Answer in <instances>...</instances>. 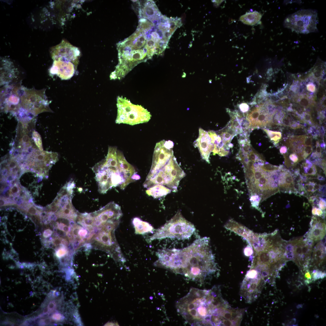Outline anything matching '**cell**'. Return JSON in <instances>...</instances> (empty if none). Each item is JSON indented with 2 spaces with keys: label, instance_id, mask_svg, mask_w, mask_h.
Wrapping results in <instances>:
<instances>
[{
  "label": "cell",
  "instance_id": "1",
  "mask_svg": "<svg viewBox=\"0 0 326 326\" xmlns=\"http://www.w3.org/2000/svg\"><path fill=\"white\" fill-rule=\"evenodd\" d=\"M209 242L205 237L182 249H175L173 272L201 284L212 276L218 268Z\"/></svg>",
  "mask_w": 326,
  "mask_h": 326
},
{
  "label": "cell",
  "instance_id": "2",
  "mask_svg": "<svg viewBox=\"0 0 326 326\" xmlns=\"http://www.w3.org/2000/svg\"><path fill=\"white\" fill-rule=\"evenodd\" d=\"M176 307L180 315L193 325H211V318L216 309L211 289L194 288L177 302Z\"/></svg>",
  "mask_w": 326,
  "mask_h": 326
},
{
  "label": "cell",
  "instance_id": "3",
  "mask_svg": "<svg viewBox=\"0 0 326 326\" xmlns=\"http://www.w3.org/2000/svg\"><path fill=\"white\" fill-rule=\"evenodd\" d=\"M116 147H109L106 158L96 164L92 169L95 174L98 190L104 194L117 187L123 190L124 181Z\"/></svg>",
  "mask_w": 326,
  "mask_h": 326
},
{
  "label": "cell",
  "instance_id": "4",
  "mask_svg": "<svg viewBox=\"0 0 326 326\" xmlns=\"http://www.w3.org/2000/svg\"><path fill=\"white\" fill-rule=\"evenodd\" d=\"M185 175L173 155L168 163L152 178L145 181L143 185L148 189L156 185H161L176 192L180 181Z\"/></svg>",
  "mask_w": 326,
  "mask_h": 326
},
{
  "label": "cell",
  "instance_id": "5",
  "mask_svg": "<svg viewBox=\"0 0 326 326\" xmlns=\"http://www.w3.org/2000/svg\"><path fill=\"white\" fill-rule=\"evenodd\" d=\"M195 230L193 225L184 218L178 210L170 220L155 232L150 239L152 241L167 238L187 239Z\"/></svg>",
  "mask_w": 326,
  "mask_h": 326
},
{
  "label": "cell",
  "instance_id": "6",
  "mask_svg": "<svg viewBox=\"0 0 326 326\" xmlns=\"http://www.w3.org/2000/svg\"><path fill=\"white\" fill-rule=\"evenodd\" d=\"M117 123L134 125L148 122L152 115L142 106L134 104L125 97L118 96L117 99Z\"/></svg>",
  "mask_w": 326,
  "mask_h": 326
},
{
  "label": "cell",
  "instance_id": "7",
  "mask_svg": "<svg viewBox=\"0 0 326 326\" xmlns=\"http://www.w3.org/2000/svg\"><path fill=\"white\" fill-rule=\"evenodd\" d=\"M317 11L311 9H302L290 14L285 19V27L296 33L308 34L318 31Z\"/></svg>",
  "mask_w": 326,
  "mask_h": 326
},
{
  "label": "cell",
  "instance_id": "8",
  "mask_svg": "<svg viewBox=\"0 0 326 326\" xmlns=\"http://www.w3.org/2000/svg\"><path fill=\"white\" fill-rule=\"evenodd\" d=\"M173 142L163 140L156 143L153 153L152 165L145 180L152 178L168 161L174 155Z\"/></svg>",
  "mask_w": 326,
  "mask_h": 326
},
{
  "label": "cell",
  "instance_id": "9",
  "mask_svg": "<svg viewBox=\"0 0 326 326\" xmlns=\"http://www.w3.org/2000/svg\"><path fill=\"white\" fill-rule=\"evenodd\" d=\"M245 311V309L232 308L230 307L218 308L211 316V325H240Z\"/></svg>",
  "mask_w": 326,
  "mask_h": 326
},
{
  "label": "cell",
  "instance_id": "10",
  "mask_svg": "<svg viewBox=\"0 0 326 326\" xmlns=\"http://www.w3.org/2000/svg\"><path fill=\"white\" fill-rule=\"evenodd\" d=\"M273 115L266 105H261L255 107L247 115V123L245 126L246 130L251 131L270 125L272 123Z\"/></svg>",
  "mask_w": 326,
  "mask_h": 326
},
{
  "label": "cell",
  "instance_id": "11",
  "mask_svg": "<svg viewBox=\"0 0 326 326\" xmlns=\"http://www.w3.org/2000/svg\"><path fill=\"white\" fill-rule=\"evenodd\" d=\"M56 153L34 149L29 155L27 160V165L37 171L47 172L58 159Z\"/></svg>",
  "mask_w": 326,
  "mask_h": 326
},
{
  "label": "cell",
  "instance_id": "12",
  "mask_svg": "<svg viewBox=\"0 0 326 326\" xmlns=\"http://www.w3.org/2000/svg\"><path fill=\"white\" fill-rule=\"evenodd\" d=\"M50 51L53 60L70 62L78 64L79 51L65 40H63L60 44L51 48Z\"/></svg>",
  "mask_w": 326,
  "mask_h": 326
},
{
  "label": "cell",
  "instance_id": "13",
  "mask_svg": "<svg viewBox=\"0 0 326 326\" xmlns=\"http://www.w3.org/2000/svg\"><path fill=\"white\" fill-rule=\"evenodd\" d=\"M261 281L260 275L253 278L245 276L241 286L240 294L248 303H251L257 298Z\"/></svg>",
  "mask_w": 326,
  "mask_h": 326
},
{
  "label": "cell",
  "instance_id": "14",
  "mask_svg": "<svg viewBox=\"0 0 326 326\" xmlns=\"http://www.w3.org/2000/svg\"><path fill=\"white\" fill-rule=\"evenodd\" d=\"M199 136L193 142L195 147H197L202 159L210 163L209 157L212 152L214 145L211 142L208 132L200 128Z\"/></svg>",
  "mask_w": 326,
  "mask_h": 326
},
{
  "label": "cell",
  "instance_id": "15",
  "mask_svg": "<svg viewBox=\"0 0 326 326\" xmlns=\"http://www.w3.org/2000/svg\"><path fill=\"white\" fill-rule=\"evenodd\" d=\"M77 66L72 62L54 60L50 72L52 74L57 75L62 79L67 80L74 75Z\"/></svg>",
  "mask_w": 326,
  "mask_h": 326
},
{
  "label": "cell",
  "instance_id": "16",
  "mask_svg": "<svg viewBox=\"0 0 326 326\" xmlns=\"http://www.w3.org/2000/svg\"><path fill=\"white\" fill-rule=\"evenodd\" d=\"M117 155L124 180V189L130 183L139 180L140 176L134 167L126 161L122 152L117 150Z\"/></svg>",
  "mask_w": 326,
  "mask_h": 326
},
{
  "label": "cell",
  "instance_id": "17",
  "mask_svg": "<svg viewBox=\"0 0 326 326\" xmlns=\"http://www.w3.org/2000/svg\"><path fill=\"white\" fill-rule=\"evenodd\" d=\"M216 133L221 138V145L223 149L227 150L232 147V144L231 142L233 138L237 134L231 127L229 123L225 127L217 131Z\"/></svg>",
  "mask_w": 326,
  "mask_h": 326
},
{
  "label": "cell",
  "instance_id": "18",
  "mask_svg": "<svg viewBox=\"0 0 326 326\" xmlns=\"http://www.w3.org/2000/svg\"><path fill=\"white\" fill-rule=\"evenodd\" d=\"M312 221V227L308 232L309 239L314 241L319 240L324 236L325 233V225L324 223L318 221L314 218Z\"/></svg>",
  "mask_w": 326,
  "mask_h": 326
},
{
  "label": "cell",
  "instance_id": "19",
  "mask_svg": "<svg viewBox=\"0 0 326 326\" xmlns=\"http://www.w3.org/2000/svg\"><path fill=\"white\" fill-rule=\"evenodd\" d=\"M132 222L135 232L136 234L143 235L153 232L154 231L153 227L149 223L143 221L139 218H134Z\"/></svg>",
  "mask_w": 326,
  "mask_h": 326
},
{
  "label": "cell",
  "instance_id": "20",
  "mask_svg": "<svg viewBox=\"0 0 326 326\" xmlns=\"http://www.w3.org/2000/svg\"><path fill=\"white\" fill-rule=\"evenodd\" d=\"M171 190L165 186L156 185L147 189L146 194L154 198H158L167 195L170 193Z\"/></svg>",
  "mask_w": 326,
  "mask_h": 326
},
{
  "label": "cell",
  "instance_id": "21",
  "mask_svg": "<svg viewBox=\"0 0 326 326\" xmlns=\"http://www.w3.org/2000/svg\"><path fill=\"white\" fill-rule=\"evenodd\" d=\"M262 14L257 11L248 12L241 16L240 20L243 23L250 25H253L257 23L261 19Z\"/></svg>",
  "mask_w": 326,
  "mask_h": 326
},
{
  "label": "cell",
  "instance_id": "22",
  "mask_svg": "<svg viewBox=\"0 0 326 326\" xmlns=\"http://www.w3.org/2000/svg\"><path fill=\"white\" fill-rule=\"evenodd\" d=\"M305 174L306 176H317V170L315 166L308 161L303 164Z\"/></svg>",
  "mask_w": 326,
  "mask_h": 326
},
{
  "label": "cell",
  "instance_id": "23",
  "mask_svg": "<svg viewBox=\"0 0 326 326\" xmlns=\"http://www.w3.org/2000/svg\"><path fill=\"white\" fill-rule=\"evenodd\" d=\"M262 129L266 133L270 140L274 144L278 143L281 139L282 135L280 132L274 131L265 128H263Z\"/></svg>",
  "mask_w": 326,
  "mask_h": 326
},
{
  "label": "cell",
  "instance_id": "24",
  "mask_svg": "<svg viewBox=\"0 0 326 326\" xmlns=\"http://www.w3.org/2000/svg\"><path fill=\"white\" fill-rule=\"evenodd\" d=\"M312 150V145L305 146L302 152V156L303 159H306L311 153Z\"/></svg>",
  "mask_w": 326,
  "mask_h": 326
},
{
  "label": "cell",
  "instance_id": "25",
  "mask_svg": "<svg viewBox=\"0 0 326 326\" xmlns=\"http://www.w3.org/2000/svg\"><path fill=\"white\" fill-rule=\"evenodd\" d=\"M315 184L313 182H309L305 184L304 187L306 190L313 193L316 191L315 188Z\"/></svg>",
  "mask_w": 326,
  "mask_h": 326
},
{
  "label": "cell",
  "instance_id": "26",
  "mask_svg": "<svg viewBox=\"0 0 326 326\" xmlns=\"http://www.w3.org/2000/svg\"><path fill=\"white\" fill-rule=\"evenodd\" d=\"M316 151L315 152L313 153V157L314 158L320 157L321 156V149L318 141L316 142Z\"/></svg>",
  "mask_w": 326,
  "mask_h": 326
},
{
  "label": "cell",
  "instance_id": "27",
  "mask_svg": "<svg viewBox=\"0 0 326 326\" xmlns=\"http://www.w3.org/2000/svg\"><path fill=\"white\" fill-rule=\"evenodd\" d=\"M318 205L319 208L322 210H324L326 208V201L322 198H320V200Z\"/></svg>",
  "mask_w": 326,
  "mask_h": 326
},
{
  "label": "cell",
  "instance_id": "28",
  "mask_svg": "<svg viewBox=\"0 0 326 326\" xmlns=\"http://www.w3.org/2000/svg\"><path fill=\"white\" fill-rule=\"evenodd\" d=\"M312 213L314 215H317L318 216L322 215L323 213L322 211L320 209L314 207L312 209Z\"/></svg>",
  "mask_w": 326,
  "mask_h": 326
},
{
  "label": "cell",
  "instance_id": "29",
  "mask_svg": "<svg viewBox=\"0 0 326 326\" xmlns=\"http://www.w3.org/2000/svg\"><path fill=\"white\" fill-rule=\"evenodd\" d=\"M240 109L242 112H245L247 111L248 109V106L246 103H242L240 105Z\"/></svg>",
  "mask_w": 326,
  "mask_h": 326
},
{
  "label": "cell",
  "instance_id": "30",
  "mask_svg": "<svg viewBox=\"0 0 326 326\" xmlns=\"http://www.w3.org/2000/svg\"><path fill=\"white\" fill-rule=\"evenodd\" d=\"M244 253L247 256L251 255L253 253L251 247L249 246L247 247L245 249Z\"/></svg>",
  "mask_w": 326,
  "mask_h": 326
},
{
  "label": "cell",
  "instance_id": "31",
  "mask_svg": "<svg viewBox=\"0 0 326 326\" xmlns=\"http://www.w3.org/2000/svg\"><path fill=\"white\" fill-rule=\"evenodd\" d=\"M300 104L303 107H307L308 105V102L306 99L303 98L301 100Z\"/></svg>",
  "mask_w": 326,
  "mask_h": 326
},
{
  "label": "cell",
  "instance_id": "32",
  "mask_svg": "<svg viewBox=\"0 0 326 326\" xmlns=\"http://www.w3.org/2000/svg\"><path fill=\"white\" fill-rule=\"evenodd\" d=\"M280 151L281 154H284L287 151L286 148V147H283L280 149Z\"/></svg>",
  "mask_w": 326,
  "mask_h": 326
},
{
  "label": "cell",
  "instance_id": "33",
  "mask_svg": "<svg viewBox=\"0 0 326 326\" xmlns=\"http://www.w3.org/2000/svg\"><path fill=\"white\" fill-rule=\"evenodd\" d=\"M29 212L31 213L35 214L36 213V211L35 209L31 207L29 210Z\"/></svg>",
  "mask_w": 326,
  "mask_h": 326
},
{
  "label": "cell",
  "instance_id": "34",
  "mask_svg": "<svg viewBox=\"0 0 326 326\" xmlns=\"http://www.w3.org/2000/svg\"><path fill=\"white\" fill-rule=\"evenodd\" d=\"M55 242V243L56 244H60V243H61L60 241L58 239H57V240H56Z\"/></svg>",
  "mask_w": 326,
  "mask_h": 326
}]
</instances>
